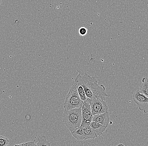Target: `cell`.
<instances>
[{"label":"cell","mask_w":148,"mask_h":146,"mask_svg":"<svg viewBox=\"0 0 148 146\" xmlns=\"http://www.w3.org/2000/svg\"><path fill=\"white\" fill-rule=\"evenodd\" d=\"M75 79L83 86L87 98L92 99L99 98L105 100V97L108 96L105 92V87L103 85H99L94 77L87 73L82 76L78 73Z\"/></svg>","instance_id":"obj_1"},{"label":"cell","mask_w":148,"mask_h":146,"mask_svg":"<svg viewBox=\"0 0 148 146\" xmlns=\"http://www.w3.org/2000/svg\"><path fill=\"white\" fill-rule=\"evenodd\" d=\"M82 121L81 108L69 110H65L63 122L71 133L81 125Z\"/></svg>","instance_id":"obj_2"},{"label":"cell","mask_w":148,"mask_h":146,"mask_svg":"<svg viewBox=\"0 0 148 146\" xmlns=\"http://www.w3.org/2000/svg\"><path fill=\"white\" fill-rule=\"evenodd\" d=\"M78 82L75 79L73 82L69 93L66 95L64 103L65 110H69L81 108L83 101L80 99L78 92Z\"/></svg>","instance_id":"obj_3"},{"label":"cell","mask_w":148,"mask_h":146,"mask_svg":"<svg viewBox=\"0 0 148 146\" xmlns=\"http://www.w3.org/2000/svg\"><path fill=\"white\" fill-rule=\"evenodd\" d=\"M87 101L90 105L93 115L105 113L108 111V106L104 100L99 98L92 99L87 98Z\"/></svg>","instance_id":"obj_4"},{"label":"cell","mask_w":148,"mask_h":146,"mask_svg":"<svg viewBox=\"0 0 148 146\" xmlns=\"http://www.w3.org/2000/svg\"><path fill=\"white\" fill-rule=\"evenodd\" d=\"M82 112V121L81 126L83 127L88 126L90 125L93 118L90 105L87 100L83 101V104L81 107Z\"/></svg>","instance_id":"obj_5"},{"label":"cell","mask_w":148,"mask_h":146,"mask_svg":"<svg viewBox=\"0 0 148 146\" xmlns=\"http://www.w3.org/2000/svg\"><path fill=\"white\" fill-rule=\"evenodd\" d=\"M133 99L137 104L139 109L144 113L148 112V97L140 93L139 90H137L133 94Z\"/></svg>","instance_id":"obj_6"},{"label":"cell","mask_w":148,"mask_h":146,"mask_svg":"<svg viewBox=\"0 0 148 146\" xmlns=\"http://www.w3.org/2000/svg\"><path fill=\"white\" fill-rule=\"evenodd\" d=\"M92 121L99 123L104 127H107L110 123L109 112L93 115Z\"/></svg>","instance_id":"obj_7"},{"label":"cell","mask_w":148,"mask_h":146,"mask_svg":"<svg viewBox=\"0 0 148 146\" xmlns=\"http://www.w3.org/2000/svg\"><path fill=\"white\" fill-rule=\"evenodd\" d=\"M90 125L93 129L97 136H100L102 135L106 128V127H104L99 123L94 121H92Z\"/></svg>","instance_id":"obj_8"},{"label":"cell","mask_w":148,"mask_h":146,"mask_svg":"<svg viewBox=\"0 0 148 146\" xmlns=\"http://www.w3.org/2000/svg\"><path fill=\"white\" fill-rule=\"evenodd\" d=\"M72 135L78 140H84V127L80 125L72 132Z\"/></svg>","instance_id":"obj_9"},{"label":"cell","mask_w":148,"mask_h":146,"mask_svg":"<svg viewBox=\"0 0 148 146\" xmlns=\"http://www.w3.org/2000/svg\"><path fill=\"white\" fill-rule=\"evenodd\" d=\"M84 140L92 139L97 137V136L90 125L84 127Z\"/></svg>","instance_id":"obj_10"},{"label":"cell","mask_w":148,"mask_h":146,"mask_svg":"<svg viewBox=\"0 0 148 146\" xmlns=\"http://www.w3.org/2000/svg\"><path fill=\"white\" fill-rule=\"evenodd\" d=\"M140 93L144 94L148 97V79L147 77H143L142 80V84L140 88Z\"/></svg>","instance_id":"obj_11"},{"label":"cell","mask_w":148,"mask_h":146,"mask_svg":"<svg viewBox=\"0 0 148 146\" xmlns=\"http://www.w3.org/2000/svg\"><path fill=\"white\" fill-rule=\"evenodd\" d=\"M37 146H50L51 144L46 139V137L45 136H39L38 138V142L36 144Z\"/></svg>","instance_id":"obj_12"},{"label":"cell","mask_w":148,"mask_h":146,"mask_svg":"<svg viewBox=\"0 0 148 146\" xmlns=\"http://www.w3.org/2000/svg\"><path fill=\"white\" fill-rule=\"evenodd\" d=\"M77 82H78V81H77ZM78 92L79 95V97H80V99L82 100V101H85L87 100V99L86 95V92H85V90H84L83 86L80 84H79L78 82Z\"/></svg>","instance_id":"obj_13"},{"label":"cell","mask_w":148,"mask_h":146,"mask_svg":"<svg viewBox=\"0 0 148 146\" xmlns=\"http://www.w3.org/2000/svg\"><path fill=\"white\" fill-rule=\"evenodd\" d=\"M9 144L10 141L9 138L2 136H0V146H7Z\"/></svg>","instance_id":"obj_14"},{"label":"cell","mask_w":148,"mask_h":146,"mask_svg":"<svg viewBox=\"0 0 148 146\" xmlns=\"http://www.w3.org/2000/svg\"><path fill=\"white\" fill-rule=\"evenodd\" d=\"M78 33L80 36H85L88 33L87 28L85 27H81L78 30Z\"/></svg>","instance_id":"obj_15"},{"label":"cell","mask_w":148,"mask_h":146,"mask_svg":"<svg viewBox=\"0 0 148 146\" xmlns=\"http://www.w3.org/2000/svg\"><path fill=\"white\" fill-rule=\"evenodd\" d=\"M15 146H36V144L35 143V141H28L27 142H25V143H22L20 144H17V145H15Z\"/></svg>","instance_id":"obj_16"},{"label":"cell","mask_w":148,"mask_h":146,"mask_svg":"<svg viewBox=\"0 0 148 146\" xmlns=\"http://www.w3.org/2000/svg\"><path fill=\"white\" fill-rule=\"evenodd\" d=\"M124 146V145H123V144H119V145H117V146Z\"/></svg>","instance_id":"obj_17"},{"label":"cell","mask_w":148,"mask_h":146,"mask_svg":"<svg viewBox=\"0 0 148 146\" xmlns=\"http://www.w3.org/2000/svg\"><path fill=\"white\" fill-rule=\"evenodd\" d=\"M2 0H0V5H1V2Z\"/></svg>","instance_id":"obj_18"}]
</instances>
